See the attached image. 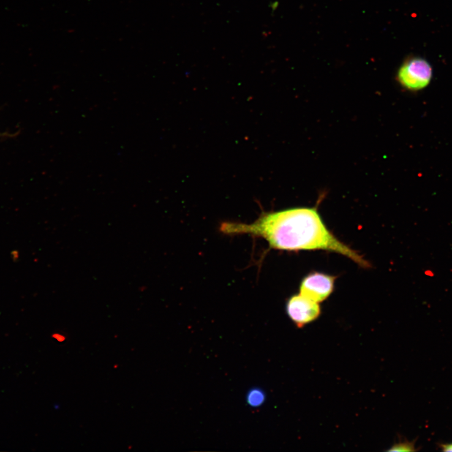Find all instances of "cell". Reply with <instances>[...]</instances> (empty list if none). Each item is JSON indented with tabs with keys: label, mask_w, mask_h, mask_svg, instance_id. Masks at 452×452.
<instances>
[{
	"label": "cell",
	"mask_w": 452,
	"mask_h": 452,
	"mask_svg": "<svg viewBox=\"0 0 452 452\" xmlns=\"http://www.w3.org/2000/svg\"><path fill=\"white\" fill-rule=\"evenodd\" d=\"M265 395L260 389H255L250 391L247 396V401L252 407H260L265 401Z\"/></svg>",
	"instance_id": "cell-5"
},
{
	"label": "cell",
	"mask_w": 452,
	"mask_h": 452,
	"mask_svg": "<svg viewBox=\"0 0 452 452\" xmlns=\"http://www.w3.org/2000/svg\"><path fill=\"white\" fill-rule=\"evenodd\" d=\"M432 78V65L421 57L408 60L399 68L397 74V80L401 86L413 92L426 88Z\"/></svg>",
	"instance_id": "cell-2"
},
{
	"label": "cell",
	"mask_w": 452,
	"mask_h": 452,
	"mask_svg": "<svg viewBox=\"0 0 452 452\" xmlns=\"http://www.w3.org/2000/svg\"><path fill=\"white\" fill-rule=\"evenodd\" d=\"M443 450L445 451H452V443L451 444L443 445Z\"/></svg>",
	"instance_id": "cell-7"
},
{
	"label": "cell",
	"mask_w": 452,
	"mask_h": 452,
	"mask_svg": "<svg viewBox=\"0 0 452 452\" xmlns=\"http://www.w3.org/2000/svg\"><path fill=\"white\" fill-rule=\"evenodd\" d=\"M287 313L298 328L314 322L320 317V304L302 294H296L288 299Z\"/></svg>",
	"instance_id": "cell-4"
},
{
	"label": "cell",
	"mask_w": 452,
	"mask_h": 452,
	"mask_svg": "<svg viewBox=\"0 0 452 452\" xmlns=\"http://www.w3.org/2000/svg\"><path fill=\"white\" fill-rule=\"evenodd\" d=\"M220 231L227 235L262 238L271 248L287 252L323 250L350 259L362 268L371 265L363 256L339 240L327 227L317 208H296L263 214L250 224L223 222Z\"/></svg>",
	"instance_id": "cell-1"
},
{
	"label": "cell",
	"mask_w": 452,
	"mask_h": 452,
	"mask_svg": "<svg viewBox=\"0 0 452 452\" xmlns=\"http://www.w3.org/2000/svg\"><path fill=\"white\" fill-rule=\"evenodd\" d=\"M414 446L412 443L404 442L396 443V445L392 446L389 451H415Z\"/></svg>",
	"instance_id": "cell-6"
},
{
	"label": "cell",
	"mask_w": 452,
	"mask_h": 452,
	"mask_svg": "<svg viewBox=\"0 0 452 452\" xmlns=\"http://www.w3.org/2000/svg\"><path fill=\"white\" fill-rule=\"evenodd\" d=\"M336 279L330 274L311 272L302 280L299 293L320 304L333 293Z\"/></svg>",
	"instance_id": "cell-3"
}]
</instances>
